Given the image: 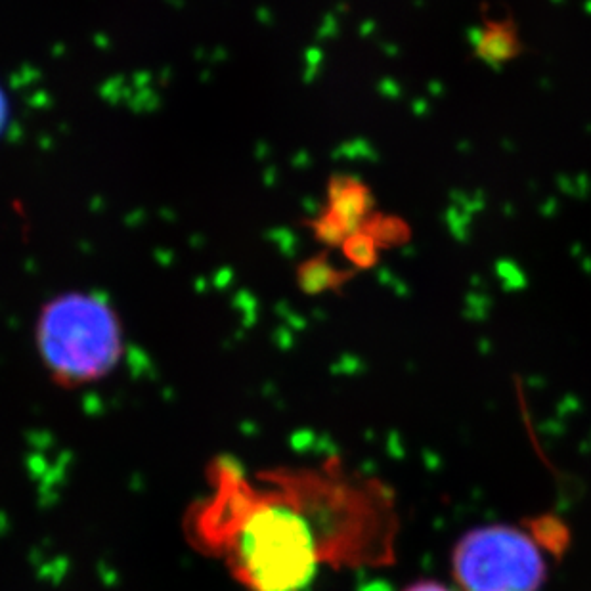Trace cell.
Listing matches in <instances>:
<instances>
[{
  "label": "cell",
  "mask_w": 591,
  "mask_h": 591,
  "mask_svg": "<svg viewBox=\"0 0 591 591\" xmlns=\"http://www.w3.org/2000/svg\"><path fill=\"white\" fill-rule=\"evenodd\" d=\"M215 492L192 519L197 546L211 549L251 591H301L322 565L391 561L393 498L377 481L326 469L261 475L255 486L220 463Z\"/></svg>",
  "instance_id": "6da1fadb"
},
{
  "label": "cell",
  "mask_w": 591,
  "mask_h": 591,
  "mask_svg": "<svg viewBox=\"0 0 591 591\" xmlns=\"http://www.w3.org/2000/svg\"><path fill=\"white\" fill-rule=\"evenodd\" d=\"M328 199L329 211L345 224L349 234L362 230L366 220L372 217V194L368 186L354 176H333L328 186Z\"/></svg>",
  "instance_id": "277c9868"
},
{
  "label": "cell",
  "mask_w": 591,
  "mask_h": 591,
  "mask_svg": "<svg viewBox=\"0 0 591 591\" xmlns=\"http://www.w3.org/2000/svg\"><path fill=\"white\" fill-rule=\"evenodd\" d=\"M35 345L50 377L60 387L79 389L117 368L125 337L119 314L102 295L66 291L41 308Z\"/></svg>",
  "instance_id": "7a4b0ae2"
},
{
  "label": "cell",
  "mask_w": 591,
  "mask_h": 591,
  "mask_svg": "<svg viewBox=\"0 0 591 591\" xmlns=\"http://www.w3.org/2000/svg\"><path fill=\"white\" fill-rule=\"evenodd\" d=\"M542 549L532 530L475 528L454 549V576L463 591H540L548 576Z\"/></svg>",
  "instance_id": "3957f363"
},
{
  "label": "cell",
  "mask_w": 591,
  "mask_h": 591,
  "mask_svg": "<svg viewBox=\"0 0 591 591\" xmlns=\"http://www.w3.org/2000/svg\"><path fill=\"white\" fill-rule=\"evenodd\" d=\"M471 35L477 56L488 64H504L521 52L517 31L511 23L490 22L486 29H477Z\"/></svg>",
  "instance_id": "5b68a950"
},
{
  "label": "cell",
  "mask_w": 591,
  "mask_h": 591,
  "mask_svg": "<svg viewBox=\"0 0 591 591\" xmlns=\"http://www.w3.org/2000/svg\"><path fill=\"white\" fill-rule=\"evenodd\" d=\"M8 117H10V104H8V98H6L4 90L0 88V134L6 129Z\"/></svg>",
  "instance_id": "8fae6325"
},
{
  "label": "cell",
  "mask_w": 591,
  "mask_h": 591,
  "mask_svg": "<svg viewBox=\"0 0 591 591\" xmlns=\"http://www.w3.org/2000/svg\"><path fill=\"white\" fill-rule=\"evenodd\" d=\"M343 253L356 268H372L377 263V241L366 230H358L343 241Z\"/></svg>",
  "instance_id": "ba28073f"
},
{
  "label": "cell",
  "mask_w": 591,
  "mask_h": 591,
  "mask_svg": "<svg viewBox=\"0 0 591 591\" xmlns=\"http://www.w3.org/2000/svg\"><path fill=\"white\" fill-rule=\"evenodd\" d=\"M354 272L339 270L329 263L328 255H316L299 264L297 284L307 295H320L326 291H335L351 278Z\"/></svg>",
  "instance_id": "8992f818"
},
{
  "label": "cell",
  "mask_w": 591,
  "mask_h": 591,
  "mask_svg": "<svg viewBox=\"0 0 591 591\" xmlns=\"http://www.w3.org/2000/svg\"><path fill=\"white\" fill-rule=\"evenodd\" d=\"M404 591H452L448 590L446 586H442V584H438V582H433V580H425V582H417L414 586H410L408 590Z\"/></svg>",
  "instance_id": "7c38bea8"
},
{
  "label": "cell",
  "mask_w": 591,
  "mask_h": 591,
  "mask_svg": "<svg viewBox=\"0 0 591 591\" xmlns=\"http://www.w3.org/2000/svg\"><path fill=\"white\" fill-rule=\"evenodd\" d=\"M362 230H366L379 247H391L410 238L408 226L394 217H370Z\"/></svg>",
  "instance_id": "52a82bcc"
},
{
  "label": "cell",
  "mask_w": 591,
  "mask_h": 591,
  "mask_svg": "<svg viewBox=\"0 0 591 591\" xmlns=\"http://www.w3.org/2000/svg\"><path fill=\"white\" fill-rule=\"evenodd\" d=\"M496 272L507 287H523L526 284L523 272L519 270L517 264L511 263V261H500L496 266Z\"/></svg>",
  "instance_id": "30bf717a"
},
{
  "label": "cell",
  "mask_w": 591,
  "mask_h": 591,
  "mask_svg": "<svg viewBox=\"0 0 591 591\" xmlns=\"http://www.w3.org/2000/svg\"><path fill=\"white\" fill-rule=\"evenodd\" d=\"M308 226L314 232L316 240L324 245H329V247L343 245V241L351 236L349 230L345 228V224L337 219L328 207L322 213H318L316 219L308 220Z\"/></svg>",
  "instance_id": "9c48e42d"
}]
</instances>
